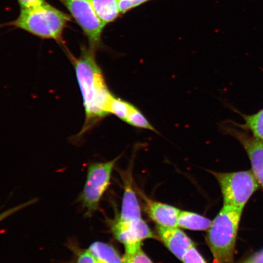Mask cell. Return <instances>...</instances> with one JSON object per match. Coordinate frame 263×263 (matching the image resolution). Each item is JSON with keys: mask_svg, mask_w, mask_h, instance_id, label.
<instances>
[{"mask_svg": "<svg viewBox=\"0 0 263 263\" xmlns=\"http://www.w3.org/2000/svg\"><path fill=\"white\" fill-rule=\"evenodd\" d=\"M83 98L85 120L81 134L91 129L108 115V106L114 95L95 58V51L83 47L80 57L69 54Z\"/></svg>", "mask_w": 263, "mask_h": 263, "instance_id": "1", "label": "cell"}, {"mask_svg": "<svg viewBox=\"0 0 263 263\" xmlns=\"http://www.w3.org/2000/svg\"><path fill=\"white\" fill-rule=\"evenodd\" d=\"M242 211L235 207L223 205L212 221L207 241L216 263H233Z\"/></svg>", "mask_w": 263, "mask_h": 263, "instance_id": "3", "label": "cell"}, {"mask_svg": "<svg viewBox=\"0 0 263 263\" xmlns=\"http://www.w3.org/2000/svg\"><path fill=\"white\" fill-rule=\"evenodd\" d=\"M244 124L235 123L241 129L250 132L256 139L263 141V108L254 115H242Z\"/></svg>", "mask_w": 263, "mask_h": 263, "instance_id": "15", "label": "cell"}, {"mask_svg": "<svg viewBox=\"0 0 263 263\" xmlns=\"http://www.w3.org/2000/svg\"><path fill=\"white\" fill-rule=\"evenodd\" d=\"M124 192L122 203V209L119 219L121 221H129L141 218V210L138 202L136 193L132 185L130 177L125 176Z\"/></svg>", "mask_w": 263, "mask_h": 263, "instance_id": "11", "label": "cell"}, {"mask_svg": "<svg viewBox=\"0 0 263 263\" xmlns=\"http://www.w3.org/2000/svg\"><path fill=\"white\" fill-rule=\"evenodd\" d=\"M35 201V199H32L29 200V201L22 203V204L13 207V208L8 209V210H6V211L0 213V222L8 218V217H9L10 216L14 215V214H15L16 212H18V211H20V210L24 209L26 208V207L28 206L29 205L34 204Z\"/></svg>", "mask_w": 263, "mask_h": 263, "instance_id": "21", "label": "cell"}, {"mask_svg": "<svg viewBox=\"0 0 263 263\" xmlns=\"http://www.w3.org/2000/svg\"><path fill=\"white\" fill-rule=\"evenodd\" d=\"M125 122L133 127L149 130L158 133L155 127L149 123V121L147 120V118L139 108L134 106L133 104L132 105Z\"/></svg>", "mask_w": 263, "mask_h": 263, "instance_id": "16", "label": "cell"}, {"mask_svg": "<svg viewBox=\"0 0 263 263\" xmlns=\"http://www.w3.org/2000/svg\"><path fill=\"white\" fill-rule=\"evenodd\" d=\"M182 261L183 263H207L195 246L186 252Z\"/></svg>", "mask_w": 263, "mask_h": 263, "instance_id": "20", "label": "cell"}, {"mask_svg": "<svg viewBox=\"0 0 263 263\" xmlns=\"http://www.w3.org/2000/svg\"><path fill=\"white\" fill-rule=\"evenodd\" d=\"M151 0H119L121 14H126L127 12Z\"/></svg>", "mask_w": 263, "mask_h": 263, "instance_id": "19", "label": "cell"}, {"mask_svg": "<svg viewBox=\"0 0 263 263\" xmlns=\"http://www.w3.org/2000/svg\"><path fill=\"white\" fill-rule=\"evenodd\" d=\"M21 9L30 8L44 4L45 0H18Z\"/></svg>", "mask_w": 263, "mask_h": 263, "instance_id": "23", "label": "cell"}, {"mask_svg": "<svg viewBox=\"0 0 263 263\" xmlns=\"http://www.w3.org/2000/svg\"><path fill=\"white\" fill-rule=\"evenodd\" d=\"M123 263H154L141 249V246L130 251H126Z\"/></svg>", "mask_w": 263, "mask_h": 263, "instance_id": "18", "label": "cell"}, {"mask_svg": "<svg viewBox=\"0 0 263 263\" xmlns=\"http://www.w3.org/2000/svg\"><path fill=\"white\" fill-rule=\"evenodd\" d=\"M241 263H263V249Z\"/></svg>", "mask_w": 263, "mask_h": 263, "instance_id": "24", "label": "cell"}, {"mask_svg": "<svg viewBox=\"0 0 263 263\" xmlns=\"http://www.w3.org/2000/svg\"><path fill=\"white\" fill-rule=\"evenodd\" d=\"M70 21V15L46 2L35 7L21 9L12 25L41 39L63 44L64 32Z\"/></svg>", "mask_w": 263, "mask_h": 263, "instance_id": "2", "label": "cell"}, {"mask_svg": "<svg viewBox=\"0 0 263 263\" xmlns=\"http://www.w3.org/2000/svg\"><path fill=\"white\" fill-rule=\"evenodd\" d=\"M99 17L106 25L117 21L121 15L119 0H91Z\"/></svg>", "mask_w": 263, "mask_h": 263, "instance_id": "12", "label": "cell"}, {"mask_svg": "<svg viewBox=\"0 0 263 263\" xmlns=\"http://www.w3.org/2000/svg\"><path fill=\"white\" fill-rule=\"evenodd\" d=\"M212 221L204 216L192 212L180 211L178 226L181 228L192 230H206L210 228Z\"/></svg>", "mask_w": 263, "mask_h": 263, "instance_id": "14", "label": "cell"}, {"mask_svg": "<svg viewBox=\"0 0 263 263\" xmlns=\"http://www.w3.org/2000/svg\"><path fill=\"white\" fill-rule=\"evenodd\" d=\"M120 158L110 162L92 163L88 166L86 182L80 197L87 216H91L98 210L102 197L109 185L114 167Z\"/></svg>", "mask_w": 263, "mask_h": 263, "instance_id": "5", "label": "cell"}, {"mask_svg": "<svg viewBox=\"0 0 263 263\" xmlns=\"http://www.w3.org/2000/svg\"><path fill=\"white\" fill-rule=\"evenodd\" d=\"M144 201L148 215L158 226L165 228H178L180 210L147 198L144 199Z\"/></svg>", "mask_w": 263, "mask_h": 263, "instance_id": "10", "label": "cell"}, {"mask_svg": "<svg viewBox=\"0 0 263 263\" xmlns=\"http://www.w3.org/2000/svg\"><path fill=\"white\" fill-rule=\"evenodd\" d=\"M88 250L98 263H123L117 250L107 243L95 242Z\"/></svg>", "mask_w": 263, "mask_h": 263, "instance_id": "13", "label": "cell"}, {"mask_svg": "<svg viewBox=\"0 0 263 263\" xmlns=\"http://www.w3.org/2000/svg\"><path fill=\"white\" fill-rule=\"evenodd\" d=\"M157 232L167 248L180 260H182L186 252L195 246L192 240L178 228L158 226Z\"/></svg>", "mask_w": 263, "mask_h": 263, "instance_id": "9", "label": "cell"}, {"mask_svg": "<svg viewBox=\"0 0 263 263\" xmlns=\"http://www.w3.org/2000/svg\"><path fill=\"white\" fill-rule=\"evenodd\" d=\"M75 263H98L97 259L91 254L88 250H84L77 252Z\"/></svg>", "mask_w": 263, "mask_h": 263, "instance_id": "22", "label": "cell"}, {"mask_svg": "<svg viewBox=\"0 0 263 263\" xmlns=\"http://www.w3.org/2000/svg\"><path fill=\"white\" fill-rule=\"evenodd\" d=\"M211 173L221 187L223 205L243 210L246 203L259 185L252 170L234 173Z\"/></svg>", "mask_w": 263, "mask_h": 263, "instance_id": "4", "label": "cell"}, {"mask_svg": "<svg viewBox=\"0 0 263 263\" xmlns=\"http://www.w3.org/2000/svg\"><path fill=\"white\" fill-rule=\"evenodd\" d=\"M67 8L80 26L88 42V48L96 52L102 47V35L106 25L99 17L91 0H58Z\"/></svg>", "mask_w": 263, "mask_h": 263, "instance_id": "6", "label": "cell"}, {"mask_svg": "<svg viewBox=\"0 0 263 263\" xmlns=\"http://www.w3.org/2000/svg\"><path fill=\"white\" fill-rule=\"evenodd\" d=\"M112 232L125 248L141 245L144 239L155 238L149 226L141 218L129 221L118 219L113 225Z\"/></svg>", "mask_w": 263, "mask_h": 263, "instance_id": "8", "label": "cell"}, {"mask_svg": "<svg viewBox=\"0 0 263 263\" xmlns=\"http://www.w3.org/2000/svg\"><path fill=\"white\" fill-rule=\"evenodd\" d=\"M222 128L223 132L234 137L244 148L251 161L252 172L263 188V141L256 139L235 122L223 124Z\"/></svg>", "mask_w": 263, "mask_h": 263, "instance_id": "7", "label": "cell"}, {"mask_svg": "<svg viewBox=\"0 0 263 263\" xmlns=\"http://www.w3.org/2000/svg\"><path fill=\"white\" fill-rule=\"evenodd\" d=\"M132 105L133 104L129 102L124 101L122 99L115 97L114 95L108 104L107 109L108 115H114L125 122Z\"/></svg>", "mask_w": 263, "mask_h": 263, "instance_id": "17", "label": "cell"}]
</instances>
